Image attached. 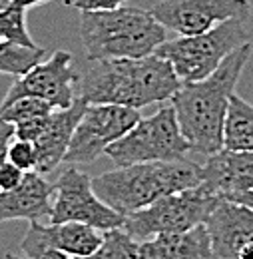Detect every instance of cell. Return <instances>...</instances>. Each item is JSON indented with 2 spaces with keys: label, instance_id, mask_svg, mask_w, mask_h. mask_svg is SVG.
I'll use <instances>...</instances> for the list:
<instances>
[{
  "label": "cell",
  "instance_id": "cell-1",
  "mask_svg": "<svg viewBox=\"0 0 253 259\" xmlns=\"http://www.w3.org/2000/svg\"><path fill=\"white\" fill-rule=\"evenodd\" d=\"M251 54L253 42L249 40L233 50L207 78L182 84L172 96L170 104L191 152L209 156L223 148L229 98Z\"/></svg>",
  "mask_w": 253,
  "mask_h": 259
},
{
  "label": "cell",
  "instance_id": "cell-2",
  "mask_svg": "<svg viewBox=\"0 0 253 259\" xmlns=\"http://www.w3.org/2000/svg\"><path fill=\"white\" fill-rule=\"evenodd\" d=\"M78 86V96L90 104H120L140 110L170 102L182 82L167 60L150 54L142 58L88 60Z\"/></svg>",
  "mask_w": 253,
  "mask_h": 259
},
{
  "label": "cell",
  "instance_id": "cell-3",
  "mask_svg": "<svg viewBox=\"0 0 253 259\" xmlns=\"http://www.w3.org/2000/svg\"><path fill=\"white\" fill-rule=\"evenodd\" d=\"M201 182L197 163L190 160L142 162L122 165L92 178L96 195L124 218L148 207L159 197L193 188Z\"/></svg>",
  "mask_w": 253,
  "mask_h": 259
},
{
  "label": "cell",
  "instance_id": "cell-4",
  "mask_svg": "<svg viewBox=\"0 0 253 259\" xmlns=\"http://www.w3.org/2000/svg\"><path fill=\"white\" fill-rule=\"evenodd\" d=\"M80 38L88 60L142 58L156 54L167 40V30L140 6L112 10H80Z\"/></svg>",
  "mask_w": 253,
  "mask_h": 259
},
{
  "label": "cell",
  "instance_id": "cell-5",
  "mask_svg": "<svg viewBox=\"0 0 253 259\" xmlns=\"http://www.w3.org/2000/svg\"><path fill=\"white\" fill-rule=\"evenodd\" d=\"M249 42L245 18H229L214 28L159 44L156 54L167 60L182 84L207 78L223 60Z\"/></svg>",
  "mask_w": 253,
  "mask_h": 259
},
{
  "label": "cell",
  "instance_id": "cell-6",
  "mask_svg": "<svg viewBox=\"0 0 253 259\" xmlns=\"http://www.w3.org/2000/svg\"><path fill=\"white\" fill-rule=\"evenodd\" d=\"M191 152L172 104L159 106L156 114L140 118L126 134L106 148V156L118 167L142 162L184 160Z\"/></svg>",
  "mask_w": 253,
  "mask_h": 259
},
{
  "label": "cell",
  "instance_id": "cell-7",
  "mask_svg": "<svg viewBox=\"0 0 253 259\" xmlns=\"http://www.w3.org/2000/svg\"><path fill=\"white\" fill-rule=\"evenodd\" d=\"M220 199L222 195L199 182L193 188L163 195L148 207L126 215L122 227L136 241L165 231H186L205 224Z\"/></svg>",
  "mask_w": 253,
  "mask_h": 259
},
{
  "label": "cell",
  "instance_id": "cell-8",
  "mask_svg": "<svg viewBox=\"0 0 253 259\" xmlns=\"http://www.w3.org/2000/svg\"><path fill=\"white\" fill-rule=\"evenodd\" d=\"M136 108L120 104H90L86 106L80 122L76 124L70 146L64 154L66 163H92L106 148L120 140L140 120Z\"/></svg>",
  "mask_w": 253,
  "mask_h": 259
},
{
  "label": "cell",
  "instance_id": "cell-9",
  "mask_svg": "<svg viewBox=\"0 0 253 259\" xmlns=\"http://www.w3.org/2000/svg\"><path fill=\"white\" fill-rule=\"evenodd\" d=\"M50 224L82 222L96 229H114L124 226V215L106 205L92 188V178L76 167H68L54 182V195L48 213Z\"/></svg>",
  "mask_w": 253,
  "mask_h": 259
},
{
  "label": "cell",
  "instance_id": "cell-10",
  "mask_svg": "<svg viewBox=\"0 0 253 259\" xmlns=\"http://www.w3.org/2000/svg\"><path fill=\"white\" fill-rule=\"evenodd\" d=\"M80 74L72 66V54L66 50H56L48 58L32 66L22 76H16L0 106H6L18 98L32 96L52 104L54 108H68L76 98Z\"/></svg>",
  "mask_w": 253,
  "mask_h": 259
},
{
  "label": "cell",
  "instance_id": "cell-11",
  "mask_svg": "<svg viewBox=\"0 0 253 259\" xmlns=\"http://www.w3.org/2000/svg\"><path fill=\"white\" fill-rule=\"evenodd\" d=\"M148 10L165 30L180 36L205 32L229 18L249 20L251 14L245 0H159Z\"/></svg>",
  "mask_w": 253,
  "mask_h": 259
},
{
  "label": "cell",
  "instance_id": "cell-12",
  "mask_svg": "<svg viewBox=\"0 0 253 259\" xmlns=\"http://www.w3.org/2000/svg\"><path fill=\"white\" fill-rule=\"evenodd\" d=\"M209 233L212 259H239V253L253 245V209L222 197L205 220Z\"/></svg>",
  "mask_w": 253,
  "mask_h": 259
},
{
  "label": "cell",
  "instance_id": "cell-13",
  "mask_svg": "<svg viewBox=\"0 0 253 259\" xmlns=\"http://www.w3.org/2000/svg\"><path fill=\"white\" fill-rule=\"evenodd\" d=\"M201 184L222 197L253 192V152L222 148L199 165Z\"/></svg>",
  "mask_w": 253,
  "mask_h": 259
},
{
  "label": "cell",
  "instance_id": "cell-14",
  "mask_svg": "<svg viewBox=\"0 0 253 259\" xmlns=\"http://www.w3.org/2000/svg\"><path fill=\"white\" fill-rule=\"evenodd\" d=\"M86 106L88 102L82 96H78L68 108H56L46 116L44 126L40 130L38 138L34 140L38 150L36 171L48 174L54 167H58V163L64 162V154L70 146L74 128L80 122Z\"/></svg>",
  "mask_w": 253,
  "mask_h": 259
},
{
  "label": "cell",
  "instance_id": "cell-15",
  "mask_svg": "<svg viewBox=\"0 0 253 259\" xmlns=\"http://www.w3.org/2000/svg\"><path fill=\"white\" fill-rule=\"evenodd\" d=\"M52 195L54 184H50L44 174L26 171L24 180L16 188L0 192V222H38L42 218H48Z\"/></svg>",
  "mask_w": 253,
  "mask_h": 259
},
{
  "label": "cell",
  "instance_id": "cell-16",
  "mask_svg": "<svg viewBox=\"0 0 253 259\" xmlns=\"http://www.w3.org/2000/svg\"><path fill=\"white\" fill-rule=\"evenodd\" d=\"M138 259H212L205 224L186 231L156 233L140 241Z\"/></svg>",
  "mask_w": 253,
  "mask_h": 259
},
{
  "label": "cell",
  "instance_id": "cell-17",
  "mask_svg": "<svg viewBox=\"0 0 253 259\" xmlns=\"http://www.w3.org/2000/svg\"><path fill=\"white\" fill-rule=\"evenodd\" d=\"M26 235L48 247L60 249L72 257H86L102 243L104 231L82 222H62L48 226L40 222H30Z\"/></svg>",
  "mask_w": 253,
  "mask_h": 259
},
{
  "label": "cell",
  "instance_id": "cell-18",
  "mask_svg": "<svg viewBox=\"0 0 253 259\" xmlns=\"http://www.w3.org/2000/svg\"><path fill=\"white\" fill-rule=\"evenodd\" d=\"M223 148L253 152V104L235 92L229 98L223 128Z\"/></svg>",
  "mask_w": 253,
  "mask_h": 259
},
{
  "label": "cell",
  "instance_id": "cell-19",
  "mask_svg": "<svg viewBox=\"0 0 253 259\" xmlns=\"http://www.w3.org/2000/svg\"><path fill=\"white\" fill-rule=\"evenodd\" d=\"M44 56H48V52L40 46H20L0 40V74L22 76Z\"/></svg>",
  "mask_w": 253,
  "mask_h": 259
},
{
  "label": "cell",
  "instance_id": "cell-20",
  "mask_svg": "<svg viewBox=\"0 0 253 259\" xmlns=\"http://www.w3.org/2000/svg\"><path fill=\"white\" fill-rule=\"evenodd\" d=\"M140 241H136L124 227L106 229L102 243L86 257L76 259H138Z\"/></svg>",
  "mask_w": 253,
  "mask_h": 259
},
{
  "label": "cell",
  "instance_id": "cell-21",
  "mask_svg": "<svg viewBox=\"0 0 253 259\" xmlns=\"http://www.w3.org/2000/svg\"><path fill=\"white\" fill-rule=\"evenodd\" d=\"M0 40L20 46H36L26 28V8L8 2L0 8Z\"/></svg>",
  "mask_w": 253,
  "mask_h": 259
},
{
  "label": "cell",
  "instance_id": "cell-22",
  "mask_svg": "<svg viewBox=\"0 0 253 259\" xmlns=\"http://www.w3.org/2000/svg\"><path fill=\"white\" fill-rule=\"evenodd\" d=\"M52 110H56L52 104L38 100V98L24 96L18 98L6 106H0V118L10 122V124H20L32 118H40V116H48Z\"/></svg>",
  "mask_w": 253,
  "mask_h": 259
},
{
  "label": "cell",
  "instance_id": "cell-23",
  "mask_svg": "<svg viewBox=\"0 0 253 259\" xmlns=\"http://www.w3.org/2000/svg\"><path fill=\"white\" fill-rule=\"evenodd\" d=\"M6 160L12 162L16 167H20L22 171H36V165H38L36 144L30 142V140H22V138L14 136V140L8 146Z\"/></svg>",
  "mask_w": 253,
  "mask_h": 259
},
{
  "label": "cell",
  "instance_id": "cell-24",
  "mask_svg": "<svg viewBox=\"0 0 253 259\" xmlns=\"http://www.w3.org/2000/svg\"><path fill=\"white\" fill-rule=\"evenodd\" d=\"M20 249H22V253L26 257L30 259H76L72 257V255H68V253H64V251H60V249H54V247H48V245L40 243V241L32 239L28 235H24V239L20 243Z\"/></svg>",
  "mask_w": 253,
  "mask_h": 259
},
{
  "label": "cell",
  "instance_id": "cell-25",
  "mask_svg": "<svg viewBox=\"0 0 253 259\" xmlns=\"http://www.w3.org/2000/svg\"><path fill=\"white\" fill-rule=\"evenodd\" d=\"M24 174L20 167H16L12 162H6L0 165V192H6V190H12L16 188L22 180H24Z\"/></svg>",
  "mask_w": 253,
  "mask_h": 259
},
{
  "label": "cell",
  "instance_id": "cell-26",
  "mask_svg": "<svg viewBox=\"0 0 253 259\" xmlns=\"http://www.w3.org/2000/svg\"><path fill=\"white\" fill-rule=\"evenodd\" d=\"M130 0H68L66 4L78 10H112L128 4Z\"/></svg>",
  "mask_w": 253,
  "mask_h": 259
},
{
  "label": "cell",
  "instance_id": "cell-27",
  "mask_svg": "<svg viewBox=\"0 0 253 259\" xmlns=\"http://www.w3.org/2000/svg\"><path fill=\"white\" fill-rule=\"evenodd\" d=\"M12 140H14V124L0 118V165L6 162L8 146H10Z\"/></svg>",
  "mask_w": 253,
  "mask_h": 259
},
{
  "label": "cell",
  "instance_id": "cell-28",
  "mask_svg": "<svg viewBox=\"0 0 253 259\" xmlns=\"http://www.w3.org/2000/svg\"><path fill=\"white\" fill-rule=\"evenodd\" d=\"M225 199H231V201H237V203H243L247 207L253 209V192H241V194H231L227 195Z\"/></svg>",
  "mask_w": 253,
  "mask_h": 259
},
{
  "label": "cell",
  "instance_id": "cell-29",
  "mask_svg": "<svg viewBox=\"0 0 253 259\" xmlns=\"http://www.w3.org/2000/svg\"><path fill=\"white\" fill-rule=\"evenodd\" d=\"M12 4H16V6H20V8H30V6H38V4H42V2H48V0H10Z\"/></svg>",
  "mask_w": 253,
  "mask_h": 259
},
{
  "label": "cell",
  "instance_id": "cell-30",
  "mask_svg": "<svg viewBox=\"0 0 253 259\" xmlns=\"http://www.w3.org/2000/svg\"><path fill=\"white\" fill-rule=\"evenodd\" d=\"M4 259H30V257H26L24 253H22V255H18V253H6Z\"/></svg>",
  "mask_w": 253,
  "mask_h": 259
},
{
  "label": "cell",
  "instance_id": "cell-31",
  "mask_svg": "<svg viewBox=\"0 0 253 259\" xmlns=\"http://www.w3.org/2000/svg\"><path fill=\"white\" fill-rule=\"evenodd\" d=\"M8 2H10V0H0V8H4V6L8 4Z\"/></svg>",
  "mask_w": 253,
  "mask_h": 259
},
{
  "label": "cell",
  "instance_id": "cell-32",
  "mask_svg": "<svg viewBox=\"0 0 253 259\" xmlns=\"http://www.w3.org/2000/svg\"><path fill=\"white\" fill-rule=\"evenodd\" d=\"M245 2H251V0H245Z\"/></svg>",
  "mask_w": 253,
  "mask_h": 259
}]
</instances>
